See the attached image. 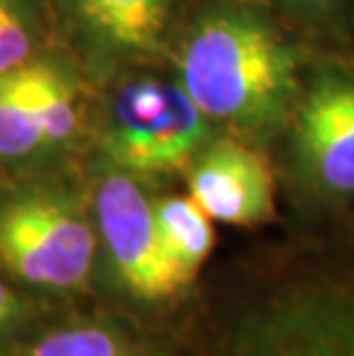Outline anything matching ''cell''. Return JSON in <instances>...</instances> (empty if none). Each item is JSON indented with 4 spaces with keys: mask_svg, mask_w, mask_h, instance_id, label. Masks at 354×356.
Returning a JSON list of instances; mask_svg holds the SVG:
<instances>
[{
    "mask_svg": "<svg viewBox=\"0 0 354 356\" xmlns=\"http://www.w3.org/2000/svg\"><path fill=\"white\" fill-rule=\"evenodd\" d=\"M172 76L216 127L265 136L288 122L304 83L292 44L258 7L214 3L170 47Z\"/></svg>",
    "mask_w": 354,
    "mask_h": 356,
    "instance_id": "obj_1",
    "label": "cell"
},
{
    "mask_svg": "<svg viewBox=\"0 0 354 356\" xmlns=\"http://www.w3.org/2000/svg\"><path fill=\"white\" fill-rule=\"evenodd\" d=\"M99 246L86 170L7 177L0 184V276L44 299L97 297Z\"/></svg>",
    "mask_w": 354,
    "mask_h": 356,
    "instance_id": "obj_2",
    "label": "cell"
},
{
    "mask_svg": "<svg viewBox=\"0 0 354 356\" xmlns=\"http://www.w3.org/2000/svg\"><path fill=\"white\" fill-rule=\"evenodd\" d=\"M95 113V156L140 179L177 175L216 136V124L175 76H127L102 83Z\"/></svg>",
    "mask_w": 354,
    "mask_h": 356,
    "instance_id": "obj_3",
    "label": "cell"
},
{
    "mask_svg": "<svg viewBox=\"0 0 354 356\" xmlns=\"http://www.w3.org/2000/svg\"><path fill=\"white\" fill-rule=\"evenodd\" d=\"M86 175L99 246L97 297L111 294L127 310L143 313L184 297L186 290L161 251L147 181L99 156Z\"/></svg>",
    "mask_w": 354,
    "mask_h": 356,
    "instance_id": "obj_4",
    "label": "cell"
},
{
    "mask_svg": "<svg viewBox=\"0 0 354 356\" xmlns=\"http://www.w3.org/2000/svg\"><path fill=\"white\" fill-rule=\"evenodd\" d=\"M209 356H354V290L338 283L283 287L239 310Z\"/></svg>",
    "mask_w": 354,
    "mask_h": 356,
    "instance_id": "obj_5",
    "label": "cell"
},
{
    "mask_svg": "<svg viewBox=\"0 0 354 356\" xmlns=\"http://www.w3.org/2000/svg\"><path fill=\"white\" fill-rule=\"evenodd\" d=\"M60 44L95 83L168 49L184 0H49Z\"/></svg>",
    "mask_w": 354,
    "mask_h": 356,
    "instance_id": "obj_6",
    "label": "cell"
},
{
    "mask_svg": "<svg viewBox=\"0 0 354 356\" xmlns=\"http://www.w3.org/2000/svg\"><path fill=\"white\" fill-rule=\"evenodd\" d=\"M292 163L315 200L354 195V74L325 70L301 88L292 111Z\"/></svg>",
    "mask_w": 354,
    "mask_h": 356,
    "instance_id": "obj_7",
    "label": "cell"
},
{
    "mask_svg": "<svg viewBox=\"0 0 354 356\" xmlns=\"http://www.w3.org/2000/svg\"><path fill=\"white\" fill-rule=\"evenodd\" d=\"M186 193L214 223L253 228L276 214L269 159L235 134L214 136L184 170Z\"/></svg>",
    "mask_w": 354,
    "mask_h": 356,
    "instance_id": "obj_8",
    "label": "cell"
},
{
    "mask_svg": "<svg viewBox=\"0 0 354 356\" xmlns=\"http://www.w3.org/2000/svg\"><path fill=\"white\" fill-rule=\"evenodd\" d=\"M12 356H170V350L131 315L74 306L28 336Z\"/></svg>",
    "mask_w": 354,
    "mask_h": 356,
    "instance_id": "obj_9",
    "label": "cell"
},
{
    "mask_svg": "<svg viewBox=\"0 0 354 356\" xmlns=\"http://www.w3.org/2000/svg\"><path fill=\"white\" fill-rule=\"evenodd\" d=\"M42 58L0 74V168L7 177L54 172L47 163L40 120Z\"/></svg>",
    "mask_w": 354,
    "mask_h": 356,
    "instance_id": "obj_10",
    "label": "cell"
},
{
    "mask_svg": "<svg viewBox=\"0 0 354 356\" xmlns=\"http://www.w3.org/2000/svg\"><path fill=\"white\" fill-rule=\"evenodd\" d=\"M154 225L166 262L179 285L189 290L214 251V221L189 193H163L154 195Z\"/></svg>",
    "mask_w": 354,
    "mask_h": 356,
    "instance_id": "obj_11",
    "label": "cell"
},
{
    "mask_svg": "<svg viewBox=\"0 0 354 356\" xmlns=\"http://www.w3.org/2000/svg\"><path fill=\"white\" fill-rule=\"evenodd\" d=\"M60 44L49 0H0V74L47 56Z\"/></svg>",
    "mask_w": 354,
    "mask_h": 356,
    "instance_id": "obj_12",
    "label": "cell"
},
{
    "mask_svg": "<svg viewBox=\"0 0 354 356\" xmlns=\"http://www.w3.org/2000/svg\"><path fill=\"white\" fill-rule=\"evenodd\" d=\"M70 308L74 304L44 299L0 276V356H12L28 336Z\"/></svg>",
    "mask_w": 354,
    "mask_h": 356,
    "instance_id": "obj_13",
    "label": "cell"
},
{
    "mask_svg": "<svg viewBox=\"0 0 354 356\" xmlns=\"http://www.w3.org/2000/svg\"><path fill=\"white\" fill-rule=\"evenodd\" d=\"M269 3L281 7L283 12L292 14V17L318 21V19L329 17V14H334L338 7H341L343 0H269Z\"/></svg>",
    "mask_w": 354,
    "mask_h": 356,
    "instance_id": "obj_14",
    "label": "cell"
},
{
    "mask_svg": "<svg viewBox=\"0 0 354 356\" xmlns=\"http://www.w3.org/2000/svg\"><path fill=\"white\" fill-rule=\"evenodd\" d=\"M5 179H7V175H5V172H3V168H0V184H3Z\"/></svg>",
    "mask_w": 354,
    "mask_h": 356,
    "instance_id": "obj_15",
    "label": "cell"
}]
</instances>
